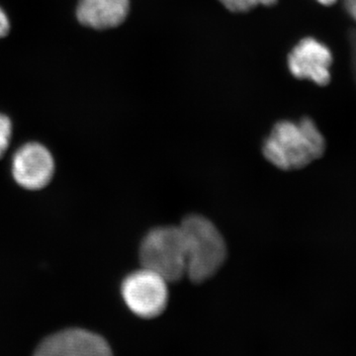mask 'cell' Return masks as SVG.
<instances>
[{"label": "cell", "mask_w": 356, "mask_h": 356, "mask_svg": "<svg viewBox=\"0 0 356 356\" xmlns=\"http://www.w3.org/2000/svg\"><path fill=\"white\" fill-rule=\"evenodd\" d=\"M9 31V20L6 13L0 7V39L6 36Z\"/></svg>", "instance_id": "8fae6325"}, {"label": "cell", "mask_w": 356, "mask_h": 356, "mask_svg": "<svg viewBox=\"0 0 356 356\" xmlns=\"http://www.w3.org/2000/svg\"><path fill=\"white\" fill-rule=\"evenodd\" d=\"M179 227L186 250V275L196 283L213 277L227 257L226 243L219 229L200 215L185 218Z\"/></svg>", "instance_id": "7a4b0ae2"}, {"label": "cell", "mask_w": 356, "mask_h": 356, "mask_svg": "<svg viewBox=\"0 0 356 356\" xmlns=\"http://www.w3.org/2000/svg\"><path fill=\"white\" fill-rule=\"evenodd\" d=\"M346 7L351 17L356 21V0H346Z\"/></svg>", "instance_id": "7c38bea8"}, {"label": "cell", "mask_w": 356, "mask_h": 356, "mask_svg": "<svg viewBox=\"0 0 356 356\" xmlns=\"http://www.w3.org/2000/svg\"><path fill=\"white\" fill-rule=\"evenodd\" d=\"M323 6H332V4L336 3L337 0H317Z\"/></svg>", "instance_id": "4fadbf2b"}, {"label": "cell", "mask_w": 356, "mask_h": 356, "mask_svg": "<svg viewBox=\"0 0 356 356\" xmlns=\"http://www.w3.org/2000/svg\"><path fill=\"white\" fill-rule=\"evenodd\" d=\"M11 170L15 181L28 191H40L50 184L55 173V161L46 147L28 143L16 151Z\"/></svg>", "instance_id": "5b68a950"}, {"label": "cell", "mask_w": 356, "mask_h": 356, "mask_svg": "<svg viewBox=\"0 0 356 356\" xmlns=\"http://www.w3.org/2000/svg\"><path fill=\"white\" fill-rule=\"evenodd\" d=\"M13 136V123L6 115L0 113V158L6 153Z\"/></svg>", "instance_id": "30bf717a"}, {"label": "cell", "mask_w": 356, "mask_h": 356, "mask_svg": "<svg viewBox=\"0 0 356 356\" xmlns=\"http://www.w3.org/2000/svg\"><path fill=\"white\" fill-rule=\"evenodd\" d=\"M130 0H79L76 9L79 22L93 29L117 27L127 18Z\"/></svg>", "instance_id": "ba28073f"}, {"label": "cell", "mask_w": 356, "mask_h": 356, "mask_svg": "<svg viewBox=\"0 0 356 356\" xmlns=\"http://www.w3.org/2000/svg\"><path fill=\"white\" fill-rule=\"evenodd\" d=\"M144 268L175 282L186 275V250L180 227H159L149 231L140 247Z\"/></svg>", "instance_id": "3957f363"}, {"label": "cell", "mask_w": 356, "mask_h": 356, "mask_svg": "<svg viewBox=\"0 0 356 356\" xmlns=\"http://www.w3.org/2000/svg\"><path fill=\"white\" fill-rule=\"evenodd\" d=\"M325 149V138L310 118L298 122H278L264 142V156L283 170L305 168L321 158Z\"/></svg>", "instance_id": "6da1fadb"}, {"label": "cell", "mask_w": 356, "mask_h": 356, "mask_svg": "<svg viewBox=\"0 0 356 356\" xmlns=\"http://www.w3.org/2000/svg\"><path fill=\"white\" fill-rule=\"evenodd\" d=\"M34 356H113L108 343L93 332L70 329L47 337Z\"/></svg>", "instance_id": "52a82bcc"}, {"label": "cell", "mask_w": 356, "mask_h": 356, "mask_svg": "<svg viewBox=\"0 0 356 356\" xmlns=\"http://www.w3.org/2000/svg\"><path fill=\"white\" fill-rule=\"evenodd\" d=\"M219 1L229 11L245 13L257 6H273L277 0H219Z\"/></svg>", "instance_id": "9c48e42d"}, {"label": "cell", "mask_w": 356, "mask_h": 356, "mask_svg": "<svg viewBox=\"0 0 356 356\" xmlns=\"http://www.w3.org/2000/svg\"><path fill=\"white\" fill-rule=\"evenodd\" d=\"M332 65L331 50L314 38L301 40L288 57V67L293 76L321 86L331 81Z\"/></svg>", "instance_id": "8992f818"}, {"label": "cell", "mask_w": 356, "mask_h": 356, "mask_svg": "<svg viewBox=\"0 0 356 356\" xmlns=\"http://www.w3.org/2000/svg\"><path fill=\"white\" fill-rule=\"evenodd\" d=\"M121 292L128 308L140 318L158 317L168 305V281L144 267L124 280Z\"/></svg>", "instance_id": "277c9868"}]
</instances>
